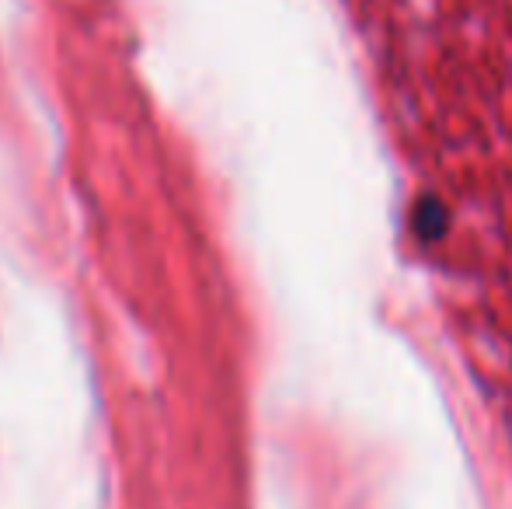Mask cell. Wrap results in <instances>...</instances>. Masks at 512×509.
Returning a JSON list of instances; mask_svg holds the SVG:
<instances>
[{"instance_id":"6da1fadb","label":"cell","mask_w":512,"mask_h":509,"mask_svg":"<svg viewBox=\"0 0 512 509\" xmlns=\"http://www.w3.org/2000/svg\"><path fill=\"white\" fill-rule=\"evenodd\" d=\"M411 231L422 245H436L450 231V210L439 196H422L411 210Z\"/></svg>"}]
</instances>
